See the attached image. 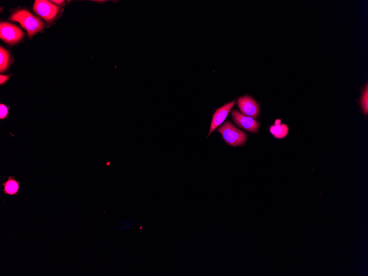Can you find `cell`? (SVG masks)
<instances>
[{
	"label": "cell",
	"instance_id": "cell-1",
	"mask_svg": "<svg viewBox=\"0 0 368 276\" xmlns=\"http://www.w3.org/2000/svg\"><path fill=\"white\" fill-rule=\"evenodd\" d=\"M11 20L19 22L28 32L29 37L36 35L45 27V24L38 17L27 10H19L13 14Z\"/></svg>",
	"mask_w": 368,
	"mask_h": 276
},
{
	"label": "cell",
	"instance_id": "cell-2",
	"mask_svg": "<svg viewBox=\"0 0 368 276\" xmlns=\"http://www.w3.org/2000/svg\"><path fill=\"white\" fill-rule=\"evenodd\" d=\"M225 142L232 146L243 145L246 141L247 135L232 125L231 122H226L218 130Z\"/></svg>",
	"mask_w": 368,
	"mask_h": 276
},
{
	"label": "cell",
	"instance_id": "cell-3",
	"mask_svg": "<svg viewBox=\"0 0 368 276\" xmlns=\"http://www.w3.org/2000/svg\"><path fill=\"white\" fill-rule=\"evenodd\" d=\"M23 32L16 25L9 23L0 24V38L10 44H14L22 39Z\"/></svg>",
	"mask_w": 368,
	"mask_h": 276
},
{
	"label": "cell",
	"instance_id": "cell-4",
	"mask_svg": "<svg viewBox=\"0 0 368 276\" xmlns=\"http://www.w3.org/2000/svg\"><path fill=\"white\" fill-rule=\"evenodd\" d=\"M33 10L36 14L49 22L56 18L58 12V6L45 0H37Z\"/></svg>",
	"mask_w": 368,
	"mask_h": 276
},
{
	"label": "cell",
	"instance_id": "cell-5",
	"mask_svg": "<svg viewBox=\"0 0 368 276\" xmlns=\"http://www.w3.org/2000/svg\"><path fill=\"white\" fill-rule=\"evenodd\" d=\"M238 105L241 112L244 116L257 118L260 111L259 106L252 97L245 96L239 98Z\"/></svg>",
	"mask_w": 368,
	"mask_h": 276
},
{
	"label": "cell",
	"instance_id": "cell-6",
	"mask_svg": "<svg viewBox=\"0 0 368 276\" xmlns=\"http://www.w3.org/2000/svg\"><path fill=\"white\" fill-rule=\"evenodd\" d=\"M232 116L235 124L241 128L250 131V132L256 133L259 129L260 124L252 118L247 117L239 113L237 110H233L232 112Z\"/></svg>",
	"mask_w": 368,
	"mask_h": 276
},
{
	"label": "cell",
	"instance_id": "cell-7",
	"mask_svg": "<svg viewBox=\"0 0 368 276\" xmlns=\"http://www.w3.org/2000/svg\"><path fill=\"white\" fill-rule=\"evenodd\" d=\"M235 104V101H232L231 103L223 105V107L216 110V112L213 114L209 135H210L218 126L225 120L228 114H229L232 108L234 107Z\"/></svg>",
	"mask_w": 368,
	"mask_h": 276
},
{
	"label": "cell",
	"instance_id": "cell-8",
	"mask_svg": "<svg viewBox=\"0 0 368 276\" xmlns=\"http://www.w3.org/2000/svg\"><path fill=\"white\" fill-rule=\"evenodd\" d=\"M3 186V192L5 195L10 196H17L18 195L20 188V182L15 179L14 177L10 176L7 181L2 183Z\"/></svg>",
	"mask_w": 368,
	"mask_h": 276
},
{
	"label": "cell",
	"instance_id": "cell-9",
	"mask_svg": "<svg viewBox=\"0 0 368 276\" xmlns=\"http://www.w3.org/2000/svg\"><path fill=\"white\" fill-rule=\"evenodd\" d=\"M270 130L271 133L278 139L285 138L289 133V127L287 125L278 124L277 121L276 122V124L271 126Z\"/></svg>",
	"mask_w": 368,
	"mask_h": 276
},
{
	"label": "cell",
	"instance_id": "cell-10",
	"mask_svg": "<svg viewBox=\"0 0 368 276\" xmlns=\"http://www.w3.org/2000/svg\"><path fill=\"white\" fill-rule=\"evenodd\" d=\"M10 59L9 53L1 46L0 48V72L1 73L7 69L9 65Z\"/></svg>",
	"mask_w": 368,
	"mask_h": 276
},
{
	"label": "cell",
	"instance_id": "cell-11",
	"mask_svg": "<svg viewBox=\"0 0 368 276\" xmlns=\"http://www.w3.org/2000/svg\"><path fill=\"white\" fill-rule=\"evenodd\" d=\"M362 107L364 111L366 114L368 113V85H367L366 90L364 91L363 96L362 97Z\"/></svg>",
	"mask_w": 368,
	"mask_h": 276
},
{
	"label": "cell",
	"instance_id": "cell-12",
	"mask_svg": "<svg viewBox=\"0 0 368 276\" xmlns=\"http://www.w3.org/2000/svg\"><path fill=\"white\" fill-rule=\"evenodd\" d=\"M9 109L7 105L1 103L0 104V119L4 120L7 118Z\"/></svg>",
	"mask_w": 368,
	"mask_h": 276
},
{
	"label": "cell",
	"instance_id": "cell-13",
	"mask_svg": "<svg viewBox=\"0 0 368 276\" xmlns=\"http://www.w3.org/2000/svg\"><path fill=\"white\" fill-rule=\"evenodd\" d=\"M10 77V76H0V84L2 85L3 84L5 83L7 80L9 79Z\"/></svg>",
	"mask_w": 368,
	"mask_h": 276
},
{
	"label": "cell",
	"instance_id": "cell-14",
	"mask_svg": "<svg viewBox=\"0 0 368 276\" xmlns=\"http://www.w3.org/2000/svg\"><path fill=\"white\" fill-rule=\"evenodd\" d=\"M52 2H55V3H58V4H61V3H63V1H57V0H56V1H52Z\"/></svg>",
	"mask_w": 368,
	"mask_h": 276
}]
</instances>
